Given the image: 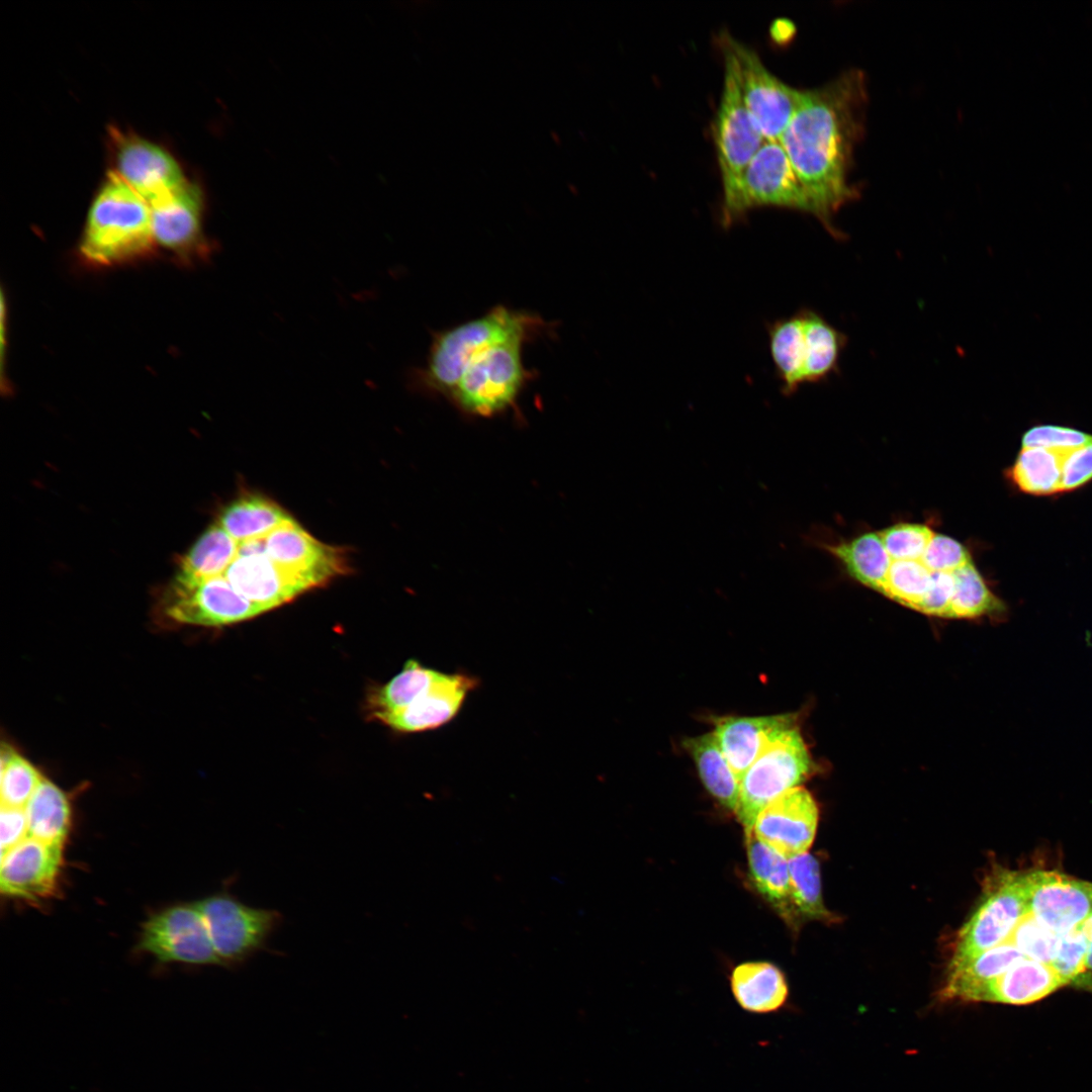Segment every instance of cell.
<instances>
[{
	"mask_svg": "<svg viewBox=\"0 0 1092 1092\" xmlns=\"http://www.w3.org/2000/svg\"><path fill=\"white\" fill-rule=\"evenodd\" d=\"M867 101L864 73L848 70L822 87L803 90L779 140L810 196L814 216L833 238L843 236L833 215L858 196L848 183V171L864 130Z\"/></svg>",
	"mask_w": 1092,
	"mask_h": 1092,
	"instance_id": "cell-1",
	"label": "cell"
},
{
	"mask_svg": "<svg viewBox=\"0 0 1092 1092\" xmlns=\"http://www.w3.org/2000/svg\"><path fill=\"white\" fill-rule=\"evenodd\" d=\"M549 329L538 314L496 305L481 316L435 333L425 365L414 368L408 380L415 388L449 397L480 352L508 341L533 340Z\"/></svg>",
	"mask_w": 1092,
	"mask_h": 1092,
	"instance_id": "cell-2",
	"label": "cell"
},
{
	"mask_svg": "<svg viewBox=\"0 0 1092 1092\" xmlns=\"http://www.w3.org/2000/svg\"><path fill=\"white\" fill-rule=\"evenodd\" d=\"M154 243L149 204L109 172L89 209L82 256L96 265H113L146 256Z\"/></svg>",
	"mask_w": 1092,
	"mask_h": 1092,
	"instance_id": "cell-3",
	"label": "cell"
},
{
	"mask_svg": "<svg viewBox=\"0 0 1092 1092\" xmlns=\"http://www.w3.org/2000/svg\"><path fill=\"white\" fill-rule=\"evenodd\" d=\"M720 48L724 80L712 130L723 188L720 220L722 226L729 228L740 220L744 171L765 140L745 106L733 57L726 47L720 44Z\"/></svg>",
	"mask_w": 1092,
	"mask_h": 1092,
	"instance_id": "cell-4",
	"label": "cell"
},
{
	"mask_svg": "<svg viewBox=\"0 0 1092 1092\" xmlns=\"http://www.w3.org/2000/svg\"><path fill=\"white\" fill-rule=\"evenodd\" d=\"M812 770V758L796 724L775 733L740 780L735 811L744 833L774 800L799 787Z\"/></svg>",
	"mask_w": 1092,
	"mask_h": 1092,
	"instance_id": "cell-5",
	"label": "cell"
},
{
	"mask_svg": "<svg viewBox=\"0 0 1092 1092\" xmlns=\"http://www.w3.org/2000/svg\"><path fill=\"white\" fill-rule=\"evenodd\" d=\"M1027 912V872L995 867L973 915L959 930L948 968L1007 941Z\"/></svg>",
	"mask_w": 1092,
	"mask_h": 1092,
	"instance_id": "cell-6",
	"label": "cell"
},
{
	"mask_svg": "<svg viewBox=\"0 0 1092 1092\" xmlns=\"http://www.w3.org/2000/svg\"><path fill=\"white\" fill-rule=\"evenodd\" d=\"M526 342L493 345L468 364L449 397L463 412L489 417L513 405L532 373L523 363Z\"/></svg>",
	"mask_w": 1092,
	"mask_h": 1092,
	"instance_id": "cell-7",
	"label": "cell"
},
{
	"mask_svg": "<svg viewBox=\"0 0 1092 1092\" xmlns=\"http://www.w3.org/2000/svg\"><path fill=\"white\" fill-rule=\"evenodd\" d=\"M221 963L238 966L266 948L283 917L273 909L253 907L228 892L195 902Z\"/></svg>",
	"mask_w": 1092,
	"mask_h": 1092,
	"instance_id": "cell-8",
	"label": "cell"
},
{
	"mask_svg": "<svg viewBox=\"0 0 1092 1092\" xmlns=\"http://www.w3.org/2000/svg\"><path fill=\"white\" fill-rule=\"evenodd\" d=\"M719 43L731 53L745 106L765 141H779L795 114L803 90L775 76L750 48L726 32Z\"/></svg>",
	"mask_w": 1092,
	"mask_h": 1092,
	"instance_id": "cell-9",
	"label": "cell"
},
{
	"mask_svg": "<svg viewBox=\"0 0 1092 1092\" xmlns=\"http://www.w3.org/2000/svg\"><path fill=\"white\" fill-rule=\"evenodd\" d=\"M161 599L164 615L172 622L185 625L217 627L264 613L221 575L190 578L175 573Z\"/></svg>",
	"mask_w": 1092,
	"mask_h": 1092,
	"instance_id": "cell-10",
	"label": "cell"
},
{
	"mask_svg": "<svg viewBox=\"0 0 1092 1092\" xmlns=\"http://www.w3.org/2000/svg\"><path fill=\"white\" fill-rule=\"evenodd\" d=\"M264 545L270 559L304 592L349 571L344 550L316 540L292 518L266 536Z\"/></svg>",
	"mask_w": 1092,
	"mask_h": 1092,
	"instance_id": "cell-11",
	"label": "cell"
},
{
	"mask_svg": "<svg viewBox=\"0 0 1092 1092\" xmlns=\"http://www.w3.org/2000/svg\"><path fill=\"white\" fill-rule=\"evenodd\" d=\"M139 947L162 963L221 965L195 903L176 905L152 916L144 924Z\"/></svg>",
	"mask_w": 1092,
	"mask_h": 1092,
	"instance_id": "cell-12",
	"label": "cell"
},
{
	"mask_svg": "<svg viewBox=\"0 0 1092 1092\" xmlns=\"http://www.w3.org/2000/svg\"><path fill=\"white\" fill-rule=\"evenodd\" d=\"M775 206L814 215L810 196L779 141H765L746 167L740 190L739 215Z\"/></svg>",
	"mask_w": 1092,
	"mask_h": 1092,
	"instance_id": "cell-13",
	"label": "cell"
},
{
	"mask_svg": "<svg viewBox=\"0 0 1092 1092\" xmlns=\"http://www.w3.org/2000/svg\"><path fill=\"white\" fill-rule=\"evenodd\" d=\"M1027 911L1062 936L1092 915V883L1054 871L1027 872Z\"/></svg>",
	"mask_w": 1092,
	"mask_h": 1092,
	"instance_id": "cell-14",
	"label": "cell"
},
{
	"mask_svg": "<svg viewBox=\"0 0 1092 1092\" xmlns=\"http://www.w3.org/2000/svg\"><path fill=\"white\" fill-rule=\"evenodd\" d=\"M115 172L149 206L182 186L176 160L162 147L136 135L113 133Z\"/></svg>",
	"mask_w": 1092,
	"mask_h": 1092,
	"instance_id": "cell-15",
	"label": "cell"
},
{
	"mask_svg": "<svg viewBox=\"0 0 1092 1092\" xmlns=\"http://www.w3.org/2000/svg\"><path fill=\"white\" fill-rule=\"evenodd\" d=\"M155 243L179 257L204 258L211 246L203 233L204 195L186 181L166 198L150 205Z\"/></svg>",
	"mask_w": 1092,
	"mask_h": 1092,
	"instance_id": "cell-16",
	"label": "cell"
},
{
	"mask_svg": "<svg viewBox=\"0 0 1092 1092\" xmlns=\"http://www.w3.org/2000/svg\"><path fill=\"white\" fill-rule=\"evenodd\" d=\"M818 825V807L799 786L770 802L757 816L752 833L787 858L808 852Z\"/></svg>",
	"mask_w": 1092,
	"mask_h": 1092,
	"instance_id": "cell-17",
	"label": "cell"
},
{
	"mask_svg": "<svg viewBox=\"0 0 1092 1092\" xmlns=\"http://www.w3.org/2000/svg\"><path fill=\"white\" fill-rule=\"evenodd\" d=\"M62 866L63 844L28 836L1 853V892L29 901L47 899L56 893Z\"/></svg>",
	"mask_w": 1092,
	"mask_h": 1092,
	"instance_id": "cell-18",
	"label": "cell"
},
{
	"mask_svg": "<svg viewBox=\"0 0 1092 1092\" xmlns=\"http://www.w3.org/2000/svg\"><path fill=\"white\" fill-rule=\"evenodd\" d=\"M221 576L264 612L304 593L267 555L264 538L239 543L237 556Z\"/></svg>",
	"mask_w": 1092,
	"mask_h": 1092,
	"instance_id": "cell-19",
	"label": "cell"
},
{
	"mask_svg": "<svg viewBox=\"0 0 1092 1092\" xmlns=\"http://www.w3.org/2000/svg\"><path fill=\"white\" fill-rule=\"evenodd\" d=\"M477 684L478 679L468 673L444 672L428 692L411 705L380 721L396 731L406 733L440 728L456 717L467 695Z\"/></svg>",
	"mask_w": 1092,
	"mask_h": 1092,
	"instance_id": "cell-20",
	"label": "cell"
},
{
	"mask_svg": "<svg viewBox=\"0 0 1092 1092\" xmlns=\"http://www.w3.org/2000/svg\"><path fill=\"white\" fill-rule=\"evenodd\" d=\"M794 724L793 714L728 716L715 720L713 733L726 759L741 780L768 739Z\"/></svg>",
	"mask_w": 1092,
	"mask_h": 1092,
	"instance_id": "cell-21",
	"label": "cell"
},
{
	"mask_svg": "<svg viewBox=\"0 0 1092 1092\" xmlns=\"http://www.w3.org/2000/svg\"><path fill=\"white\" fill-rule=\"evenodd\" d=\"M766 332L769 354L781 382V390L783 394L791 395L805 384L811 352L805 308L768 323Z\"/></svg>",
	"mask_w": 1092,
	"mask_h": 1092,
	"instance_id": "cell-22",
	"label": "cell"
},
{
	"mask_svg": "<svg viewBox=\"0 0 1092 1092\" xmlns=\"http://www.w3.org/2000/svg\"><path fill=\"white\" fill-rule=\"evenodd\" d=\"M730 989L737 1005L753 1015H769L783 1010L789 986L783 972L767 962L736 966L730 975Z\"/></svg>",
	"mask_w": 1092,
	"mask_h": 1092,
	"instance_id": "cell-23",
	"label": "cell"
},
{
	"mask_svg": "<svg viewBox=\"0 0 1092 1092\" xmlns=\"http://www.w3.org/2000/svg\"><path fill=\"white\" fill-rule=\"evenodd\" d=\"M747 859L752 882L785 922L797 930L801 915L794 903L788 858L755 838L745 834Z\"/></svg>",
	"mask_w": 1092,
	"mask_h": 1092,
	"instance_id": "cell-24",
	"label": "cell"
},
{
	"mask_svg": "<svg viewBox=\"0 0 1092 1092\" xmlns=\"http://www.w3.org/2000/svg\"><path fill=\"white\" fill-rule=\"evenodd\" d=\"M1023 958L1026 957L1008 942L989 948L964 964L948 968L938 997L941 1001L980 1002L985 988Z\"/></svg>",
	"mask_w": 1092,
	"mask_h": 1092,
	"instance_id": "cell-25",
	"label": "cell"
},
{
	"mask_svg": "<svg viewBox=\"0 0 1092 1092\" xmlns=\"http://www.w3.org/2000/svg\"><path fill=\"white\" fill-rule=\"evenodd\" d=\"M1065 986L1051 965L1023 958L985 988L980 1002L1026 1005Z\"/></svg>",
	"mask_w": 1092,
	"mask_h": 1092,
	"instance_id": "cell-26",
	"label": "cell"
},
{
	"mask_svg": "<svg viewBox=\"0 0 1092 1092\" xmlns=\"http://www.w3.org/2000/svg\"><path fill=\"white\" fill-rule=\"evenodd\" d=\"M707 791L726 809L735 813L740 780L723 754L713 732L682 740Z\"/></svg>",
	"mask_w": 1092,
	"mask_h": 1092,
	"instance_id": "cell-27",
	"label": "cell"
},
{
	"mask_svg": "<svg viewBox=\"0 0 1092 1092\" xmlns=\"http://www.w3.org/2000/svg\"><path fill=\"white\" fill-rule=\"evenodd\" d=\"M290 519L274 502L257 494H246L226 506L217 523L241 543L263 539Z\"/></svg>",
	"mask_w": 1092,
	"mask_h": 1092,
	"instance_id": "cell-28",
	"label": "cell"
},
{
	"mask_svg": "<svg viewBox=\"0 0 1092 1092\" xmlns=\"http://www.w3.org/2000/svg\"><path fill=\"white\" fill-rule=\"evenodd\" d=\"M1067 454L1040 447H1022L1008 468L1007 477L1018 490L1027 494L1044 496L1059 493Z\"/></svg>",
	"mask_w": 1092,
	"mask_h": 1092,
	"instance_id": "cell-29",
	"label": "cell"
},
{
	"mask_svg": "<svg viewBox=\"0 0 1092 1092\" xmlns=\"http://www.w3.org/2000/svg\"><path fill=\"white\" fill-rule=\"evenodd\" d=\"M825 547L840 560L851 577L881 593L892 559L878 533H864L849 541Z\"/></svg>",
	"mask_w": 1092,
	"mask_h": 1092,
	"instance_id": "cell-30",
	"label": "cell"
},
{
	"mask_svg": "<svg viewBox=\"0 0 1092 1092\" xmlns=\"http://www.w3.org/2000/svg\"><path fill=\"white\" fill-rule=\"evenodd\" d=\"M28 836L63 844L71 822V808L65 793L43 778L25 806Z\"/></svg>",
	"mask_w": 1092,
	"mask_h": 1092,
	"instance_id": "cell-31",
	"label": "cell"
},
{
	"mask_svg": "<svg viewBox=\"0 0 1092 1092\" xmlns=\"http://www.w3.org/2000/svg\"><path fill=\"white\" fill-rule=\"evenodd\" d=\"M443 674L416 660L406 661L395 676L371 695L369 706L373 716L381 720L401 711L428 692Z\"/></svg>",
	"mask_w": 1092,
	"mask_h": 1092,
	"instance_id": "cell-32",
	"label": "cell"
},
{
	"mask_svg": "<svg viewBox=\"0 0 1092 1092\" xmlns=\"http://www.w3.org/2000/svg\"><path fill=\"white\" fill-rule=\"evenodd\" d=\"M238 550L239 543L216 522L180 558L175 573L190 578L222 575Z\"/></svg>",
	"mask_w": 1092,
	"mask_h": 1092,
	"instance_id": "cell-33",
	"label": "cell"
},
{
	"mask_svg": "<svg viewBox=\"0 0 1092 1092\" xmlns=\"http://www.w3.org/2000/svg\"><path fill=\"white\" fill-rule=\"evenodd\" d=\"M954 590L947 618H1002L1006 605L987 585L973 562L952 572Z\"/></svg>",
	"mask_w": 1092,
	"mask_h": 1092,
	"instance_id": "cell-34",
	"label": "cell"
},
{
	"mask_svg": "<svg viewBox=\"0 0 1092 1092\" xmlns=\"http://www.w3.org/2000/svg\"><path fill=\"white\" fill-rule=\"evenodd\" d=\"M806 326L810 339V359L805 384L819 383L838 370L840 356L846 346V336L817 311L805 307Z\"/></svg>",
	"mask_w": 1092,
	"mask_h": 1092,
	"instance_id": "cell-35",
	"label": "cell"
},
{
	"mask_svg": "<svg viewBox=\"0 0 1092 1092\" xmlns=\"http://www.w3.org/2000/svg\"><path fill=\"white\" fill-rule=\"evenodd\" d=\"M788 864L794 903L801 917L834 922L835 916L823 903L817 859L805 852L788 858Z\"/></svg>",
	"mask_w": 1092,
	"mask_h": 1092,
	"instance_id": "cell-36",
	"label": "cell"
},
{
	"mask_svg": "<svg viewBox=\"0 0 1092 1092\" xmlns=\"http://www.w3.org/2000/svg\"><path fill=\"white\" fill-rule=\"evenodd\" d=\"M43 777L10 745L1 749V806L25 808Z\"/></svg>",
	"mask_w": 1092,
	"mask_h": 1092,
	"instance_id": "cell-37",
	"label": "cell"
},
{
	"mask_svg": "<svg viewBox=\"0 0 1092 1092\" xmlns=\"http://www.w3.org/2000/svg\"><path fill=\"white\" fill-rule=\"evenodd\" d=\"M931 580V571L920 560H892L881 593L897 603L917 610Z\"/></svg>",
	"mask_w": 1092,
	"mask_h": 1092,
	"instance_id": "cell-38",
	"label": "cell"
},
{
	"mask_svg": "<svg viewBox=\"0 0 1092 1092\" xmlns=\"http://www.w3.org/2000/svg\"><path fill=\"white\" fill-rule=\"evenodd\" d=\"M1060 937L1037 923L1027 911L1006 942L1014 945L1024 957L1052 966Z\"/></svg>",
	"mask_w": 1092,
	"mask_h": 1092,
	"instance_id": "cell-39",
	"label": "cell"
},
{
	"mask_svg": "<svg viewBox=\"0 0 1092 1092\" xmlns=\"http://www.w3.org/2000/svg\"><path fill=\"white\" fill-rule=\"evenodd\" d=\"M1091 935L1092 923L1088 918L1077 928L1060 937L1058 951L1052 967L1066 983V986L1073 987L1083 973Z\"/></svg>",
	"mask_w": 1092,
	"mask_h": 1092,
	"instance_id": "cell-40",
	"label": "cell"
},
{
	"mask_svg": "<svg viewBox=\"0 0 1092 1092\" xmlns=\"http://www.w3.org/2000/svg\"><path fill=\"white\" fill-rule=\"evenodd\" d=\"M878 534L892 560H920L935 533L926 525L899 523Z\"/></svg>",
	"mask_w": 1092,
	"mask_h": 1092,
	"instance_id": "cell-41",
	"label": "cell"
},
{
	"mask_svg": "<svg viewBox=\"0 0 1092 1092\" xmlns=\"http://www.w3.org/2000/svg\"><path fill=\"white\" fill-rule=\"evenodd\" d=\"M1092 441V435L1084 431L1059 426L1036 425L1024 432L1022 447H1040L1069 453Z\"/></svg>",
	"mask_w": 1092,
	"mask_h": 1092,
	"instance_id": "cell-42",
	"label": "cell"
},
{
	"mask_svg": "<svg viewBox=\"0 0 1092 1092\" xmlns=\"http://www.w3.org/2000/svg\"><path fill=\"white\" fill-rule=\"evenodd\" d=\"M920 561L931 572L952 573L972 562L968 549L959 541L934 534Z\"/></svg>",
	"mask_w": 1092,
	"mask_h": 1092,
	"instance_id": "cell-43",
	"label": "cell"
},
{
	"mask_svg": "<svg viewBox=\"0 0 1092 1092\" xmlns=\"http://www.w3.org/2000/svg\"><path fill=\"white\" fill-rule=\"evenodd\" d=\"M1092 480V441L1069 452L1064 460L1061 492L1073 491Z\"/></svg>",
	"mask_w": 1092,
	"mask_h": 1092,
	"instance_id": "cell-44",
	"label": "cell"
},
{
	"mask_svg": "<svg viewBox=\"0 0 1092 1092\" xmlns=\"http://www.w3.org/2000/svg\"><path fill=\"white\" fill-rule=\"evenodd\" d=\"M953 590L952 573L931 572L930 585L917 611L925 615L946 617Z\"/></svg>",
	"mask_w": 1092,
	"mask_h": 1092,
	"instance_id": "cell-45",
	"label": "cell"
},
{
	"mask_svg": "<svg viewBox=\"0 0 1092 1092\" xmlns=\"http://www.w3.org/2000/svg\"><path fill=\"white\" fill-rule=\"evenodd\" d=\"M0 819L2 853L28 837V825L25 808L1 806Z\"/></svg>",
	"mask_w": 1092,
	"mask_h": 1092,
	"instance_id": "cell-46",
	"label": "cell"
},
{
	"mask_svg": "<svg viewBox=\"0 0 1092 1092\" xmlns=\"http://www.w3.org/2000/svg\"><path fill=\"white\" fill-rule=\"evenodd\" d=\"M1090 920L1092 923V915ZM1073 987L1092 993V935L1085 959L1083 973L1077 979Z\"/></svg>",
	"mask_w": 1092,
	"mask_h": 1092,
	"instance_id": "cell-47",
	"label": "cell"
}]
</instances>
